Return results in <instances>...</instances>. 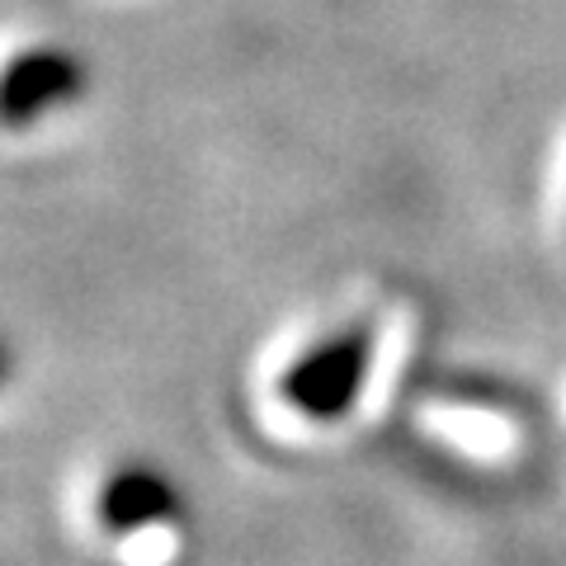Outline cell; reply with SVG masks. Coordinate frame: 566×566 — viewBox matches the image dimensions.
<instances>
[{
    "label": "cell",
    "instance_id": "cell-1",
    "mask_svg": "<svg viewBox=\"0 0 566 566\" xmlns=\"http://www.w3.org/2000/svg\"><path fill=\"white\" fill-rule=\"evenodd\" d=\"M368 359H374V326L354 322L345 331L326 335V340L307 349L297 364H289L279 392L307 420H340L364 392Z\"/></svg>",
    "mask_w": 566,
    "mask_h": 566
},
{
    "label": "cell",
    "instance_id": "cell-2",
    "mask_svg": "<svg viewBox=\"0 0 566 566\" xmlns=\"http://www.w3.org/2000/svg\"><path fill=\"white\" fill-rule=\"evenodd\" d=\"M85 91V62L66 48H33L24 57H14L6 71V85H0V114H6L10 128H24V123L43 118L48 109L76 99Z\"/></svg>",
    "mask_w": 566,
    "mask_h": 566
},
{
    "label": "cell",
    "instance_id": "cell-3",
    "mask_svg": "<svg viewBox=\"0 0 566 566\" xmlns=\"http://www.w3.org/2000/svg\"><path fill=\"white\" fill-rule=\"evenodd\" d=\"M180 510V495H175V482L156 468H123L109 482L99 486L95 515L109 534H137V528L166 524Z\"/></svg>",
    "mask_w": 566,
    "mask_h": 566
}]
</instances>
